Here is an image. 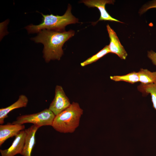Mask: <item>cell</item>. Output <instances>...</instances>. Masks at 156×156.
I'll use <instances>...</instances> for the list:
<instances>
[{
  "instance_id": "cell-13",
  "label": "cell",
  "mask_w": 156,
  "mask_h": 156,
  "mask_svg": "<svg viewBox=\"0 0 156 156\" xmlns=\"http://www.w3.org/2000/svg\"><path fill=\"white\" fill-rule=\"evenodd\" d=\"M138 73L141 83L149 84L156 81V71L152 72L147 69L142 68Z\"/></svg>"
},
{
  "instance_id": "cell-12",
  "label": "cell",
  "mask_w": 156,
  "mask_h": 156,
  "mask_svg": "<svg viewBox=\"0 0 156 156\" xmlns=\"http://www.w3.org/2000/svg\"><path fill=\"white\" fill-rule=\"evenodd\" d=\"M137 89L143 96L151 94L153 107L156 110V81L149 84L140 83L138 86Z\"/></svg>"
},
{
  "instance_id": "cell-11",
  "label": "cell",
  "mask_w": 156,
  "mask_h": 156,
  "mask_svg": "<svg viewBox=\"0 0 156 156\" xmlns=\"http://www.w3.org/2000/svg\"><path fill=\"white\" fill-rule=\"evenodd\" d=\"M28 102L27 97L21 94L19 96L18 100L15 103L5 108L0 109V124L4 123L5 118L8 117V114L12 110L17 108L26 107Z\"/></svg>"
},
{
  "instance_id": "cell-9",
  "label": "cell",
  "mask_w": 156,
  "mask_h": 156,
  "mask_svg": "<svg viewBox=\"0 0 156 156\" xmlns=\"http://www.w3.org/2000/svg\"><path fill=\"white\" fill-rule=\"evenodd\" d=\"M25 126L23 125L8 123L0 125V146L8 139L15 136L19 132L24 130Z\"/></svg>"
},
{
  "instance_id": "cell-2",
  "label": "cell",
  "mask_w": 156,
  "mask_h": 156,
  "mask_svg": "<svg viewBox=\"0 0 156 156\" xmlns=\"http://www.w3.org/2000/svg\"><path fill=\"white\" fill-rule=\"evenodd\" d=\"M71 10V6L69 4L65 14L61 16L53 14L45 15L40 13L42 18L40 24L37 25L30 24L25 28L29 34L38 33L44 29L57 31H64L67 25L78 22V19L72 14Z\"/></svg>"
},
{
  "instance_id": "cell-6",
  "label": "cell",
  "mask_w": 156,
  "mask_h": 156,
  "mask_svg": "<svg viewBox=\"0 0 156 156\" xmlns=\"http://www.w3.org/2000/svg\"><path fill=\"white\" fill-rule=\"evenodd\" d=\"M114 2L115 1L113 0H82L80 2L84 3L89 7L96 8L99 10L100 16L96 22L92 24L94 25L99 21H115L123 23L112 17L105 9V6L106 4H114Z\"/></svg>"
},
{
  "instance_id": "cell-5",
  "label": "cell",
  "mask_w": 156,
  "mask_h": 156,
  "mask_svg": "<svg viewBox=\"0 0 156 156\" xmlns=\"http://www.w3.org/2000/svg\"><path fill=\"white\" fill-rule=\"evenodd\" d=\"M70 104V100L62 87L57 85L55 88L54 98L48 109L56 116L68 108Z\"/></svg>"
},
{
  "instance_id": "cell-1",
  "label": "cell",
  "mask_w": 156,
  "mask_h": 156,
  "mask_svg": "<svg viewBox=\"0 0 156 156\" xmlns=\"http://www.w3.org/2000/svg\"><path fill=\"white\" fill-rule=\"evenodd\" d=\"M75 34V31L72 30L61 32L44 29L31 39L44 45L43 57L45 61L48 62L52 60H60L64 53L63 46Z\"/></svg>"
},
{
  "instance_id": "cell-8",
  "label": "cell",
  "mask_w": 156,
  "mask_h": 156,
  "mask_svg": "<svg viewBox=\"0 0 156 156\" xmlns=\"http://www.w3.org/2000/svg\"><path fill=\"white\" fill-rule=\"evenodd\" d=\"M25 132L24 130L20 131L16 135L11 146L8 149L0 150L1 156H14L21 154L24 146Z\"/></svg>"
},
{
  "instance_id": "cell-4",
  "label": "cell",
  "mask_w": 156,
  "mask_h": 156,
  "mask_svg": "<svg viewBox=\"0 0 156 156\" xmlns=\"http://www.w3.org/2000/svg\"><path fill=\"white\" fill-rule=\"evenodd\" d=\"M55 116L51 111L49 109H46L37 113L20 116L12 124L23 125L31 123L40 127L44 126H52Z\"/></svg>"
},
{
  "instance_id": "cell-15",
  "label": "cell",
  "mask_w": 156,
  "mask_h": 156,
  "mask_svg": "<svg viewBox=\"0 0 156 156\" xmlns=\"http://www.w3.org/2000/svg\"><path fill=\"white\" fill-rule=\"evenodd\" d=\"M109 53H110V51L108 45H107L97 53L81 63V65L82 66H84L92 63L96 62L100 58Z\"/></svg>"
},
{
  "instance_id": "cell-17",
  "label": "cell",
  "mask_w": 156,
  "mask_h": 156,
  "mask_svg": "<svg viewBox=\"0 0 156 156\" xmlns=\"http://www.w3.org/2000/svg\"><path fill=\"white\" fill-rule=\"evenodd\" d=\"M147 56L153 64L156 66V53L152 50L148 51Z\"/></svg>"
},
{
  "instance_id": "cell-7",
  "label": "cell",
  "mask_w": 156,
  "mask_h": 156,
  "mask_svg": "<svg viewBox=\"0 0 156 156\" xmlns=\"http://www.w3.org/2000/svg\"><path fill=\"white\" fill-rule=\"evenodd\" d=\"M107 29L110 39L108 45L110 53L117 55L121 59L125 60L127 56V53L114 30L108 24L107 25Z\"/></svg>"
},
{
  "instance_id": "cell-10",
  "label": "cell",
  "mask_w": 156,
  "mask_h": 156,
  "mask_svg": "<svg viewBox=\"0 0 156 156\" xmlns=\"http://www.w3.org/2000/svg\"><path fill=\"white\" fill-rule=\"evenodd\" d=\"M40 127L38 125H34L24 130L25 132V144L21 154L23 156H31L32 151L35 144V134Z\"/></svg>"
},
{
  "instance_id": "cell-14",
  "label": "cell",
  "mask_w": 156,
  "mask_h": 156,
  "mask_svg": "<svg viewBox=\"0 0 156 156\" xmlns=\"http://www.w3.org/2000/svg\"><path fill=\"white\" fill-rule=\"evenodd\" d=\"M110 78L115 81H124L132 84L139 82L138 72H133L123 75L111 76Z\"/></svg>"
},
{
  "instance_id": "cell-3",
  "label": "cell",
  "mask_w": 156,
  "mask_h": 156,
  "mask_svg": "<svg viewBox=\"0 0 156 156\" xmlns=\"http://www.w3.org/2000/svg\"><path fill=\"white\" fill-rule=\"evenodd\" d=\"M83 112L79 103L73 102L69 107L55 116L52 126L60 133H73L79 126Z\"/></svg>"
},
{
  "instance_id": "cell-16",
  "label": "cell",
  "mask_w": 156,
  "mask_h": 156,
  "mask_svg": "<svg viewBox=\"0 0 156 156\" xmlns=\"http://www.w3.org/2000/svg\"><path fill=\"white\" fill-rule=\"evenodd\" d=\"M152 8H156V0L152 1L149 4L144 5L140 10L139 13L141 15L148 10Z\"/></svg>"
}]
</instances>
